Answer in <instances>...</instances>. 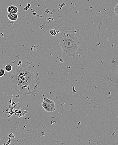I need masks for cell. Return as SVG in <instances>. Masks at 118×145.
I'll return each mask as SVG.
<instances>
[{"label":"cell","mask_w":118,"mask_h":145,"mask_svg":"<svg viewBox=\"0 0 118 145\" xmlns=\"http://www.w3.org/2000/svg\"><path fill=\"white\" fill-rule=\"evenodd\" d=\"M11 83L12 88L19 94L36 96L40 84L36 66L29 62L19 61L13 67Z\"/></svg>","instance_id":"1"},{"label":"cell","mask_w":118,"mask_h":145,"mask_svg":"<svg viewBox=\"0 0 118 145\" xmlns=\"http://www.w3.org/2000/svg\"><path fill=\"white\" fill-rule=\"evenodd\" d=\"M82 37L78 28L68 31L61 30L59 42L62 49L63 56L67 58L74 57L77 50L82 44Z\"/></svg>","instance_id":"2"},{"label":"cell","mask_w":118,"mask_h":145,"mask_svg":"<svg viewBox=\"0 0 118 145\" xmlns=\"http://www.w3.org/2000/svg\"><path fill=\"white\" fill-rule=\"evenodd\" d=\"M43 100L45 101L49 105L51 108V112H54L56 110L55 103L53 101L46 97L43 98Z\"/></svg>","instance_id":"3"},{"label":"cell","mask_w":118,"mask_h":145,"mask_svg":"<svg viewBox=\"0 0 118 145\" xmlns=\"http://www.w3.org/2000/svg\"><path fill=\"white\" fill-rule=\"evenodd\" d=\"M7 11L8 13H17L19 11V9L17 7L15 6H9L7 9Z\"/></svg>","instance_id":"4"},{"label":"cell","mask_w":118,"mask_h":145,"mask_svg":"<svg viewBox=\"0 0 118 145\" xmlns=\"http://www.w3.org/2000/svg\"><path fill=\"white\" fill-rule=\"evenodd\" d=\"M8 18L10 21H15L18 19V15L17 13H8Z\"/></svg>","instance_id":"5"},{"label":"cell","mask_w":118,"mask_h":145,"mask_svg":"<svg viewBox=\"0 0 118 145\" xmlns=\"http://www.w3.org/2000/svg\"><path fill=\"white\" fill-rule=\"evenodd\" d=\"M42 107L44 109L45 111L48 112H51V108H50L49 105L47 103L43 100V102H42V104H41Z\"/></svg>","instance_id":"6"},{"label":"cell","mask_w":118,"mask_h":145,"mask_svg":"<svg viewBox=\"0 0 118 145\" xmlns=\"http://www.w3.org/2000/svg\"><path fill=\"white\" fill-rule=\"evenodd\" d=\"M5 70L6 72H10L12 71V66L11 64H8L6 65L5 67Z\"/></svg>","instance_id":"7"},{"label":"cell","mask_w":118,"mask_h":145,"mask_svg":"<svg viewBox=\"0 0 118 145\" xmlns=\"http://www.w3.org/2000/svg\"><path fill=\"white\" fill-rule=\"evenodd\" d=\"M5 70H3V69H0V77L5 76Z\"/></svg>","instance_id":"8"},{"label":"cell","mask_w":118,"mask_h":145,"mask_svg":"<svg viewBox=\"0 0 118 145\" xmlns=\"http://www.w3.org/2000/svg\"><path fill=\"white\" fill-rule=\"evenodd\" d=\"M50 33L52 36H55L57 34V31L55 29H52L50 30Z\"/></svg>","instance_id":"9"},{"label":"cell","mask_w":118,"mask_h":145,"mask_svg":"<svg viewBox=\"0 0 118 145\" xmlns=\"http://www.w3.org/2000/svg\"><path fill=\"white\" fill-rule=\"evenodd\" d=\"M114 11L115 13L118 16V3L116 5V6L114 7Z\"/></svg>","instance_id":"10"}]
</instances>
